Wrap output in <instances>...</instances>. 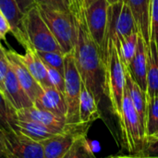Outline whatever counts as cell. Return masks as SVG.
<instances>
[{
	"instance_id": "obj_1",
	"label": "cell",
	"mask_w": 158,
	"mask_h": 158,
	"mask_svg": "<svg viewBox=\"0 0 158 158\" xmlns=\"http://www.w3.org/2000/svg\"><path fill=\"white\" fill-rule=\"evenodd\" d=\"M77 24V43L74 57L82 84L94 95L98 106L106 92V56L92 38L84 12L74 15Z\"/></svg>"
},
{
	"instance_id": "obj_2",
	"label": "cell",
	"mask_w": 158,
	"mask_h": 158,
	"mask_svg": "<svg viewBox=\"0 0 158 158\" xmlns=\"http://www.w3.org/2000/svg\"><path fill=\"white\" fill-rule=\"evenodd\" d=\"M125 89V68L118 49L111 39H107L106 58V92L113 115L118 122L122 115V104Z\"/></svg>"
},
{
	"instance_id": "obj_3",
	"label": "cell",
	"mask_w": 158,
	"mask_h": 158,
	"mask_svg": "<svg viewBox=\"0 0 158 158\" xmlns=\"http://www.w3.org/2000/svg\"><path fill=\"white\" fill-rule=\"evenodd\" d=\"M119 128L121 131V138L129 154L135 156L141 155L147 143L145 130L131 102L126 84Z\"/></svg>"
},
{
	"instance_id": "obj_4",
	"label": "cell",
	"mask_w": 158,
	"mask_h": 158,
	"mask_svg": "<svg viewBox=\"0 0 158 158\" xmlns=\"http://www.w3.org/2000/svg\"><path fill=\"white\" fill-rule=\"evenodd\" d=\"M40 14L64 55L74 51L77 43V24L74 15L70 11L53 9L44 6H37Z\"/></svg>"
},
{
	"instance_id": "obj_5",
	"label": "cell",
	"mask_w": 158,
	"mask_h": 158,
	"mask_svg": "<svg viewBox=\"0 0 158 158\" xmlns=\"http://www.w3.org/2000/svg\"><path fill=\"white\" fill-rule=\"evenodd\" d=\"M22 27L30 45L34 50L63 54L61 47L42 18L37 6L24 14Z\"/></svg>"
},
{
	"instance_id": "obj_6",
	"label": "cell",
	"mask_w": 158,
	"mask_h": 158,
	"mask_svg": "<svg viewBox=\"0 0 158 158\" xmlns=\"http://www.w3.org/2000/svg\"><path fill=\"white\" fill-rule=\"evenodd\" d=\"M64 96L67 103V124H78L80 96L81 91V78L76 66L74 53H69L64 56Z\"/></svg>"
},
{
	"instance_id": "obj_7",
	"label": "cell",
	"mask_w": 158,
	"mask_h": 158,
	"mask_svg": "<svg viewBox=\"0 0 158 158\" xmlns=\"http://www.w3.org/2000/svg\"><path fill=\"white\" fill-rule=\"evenodd\" d=\"M109 6L107 0H96L83 9L89 32L107 58L106 32Z\"/></svg>"
},
{
	"instance_id": "obj_8",
	"label": "cell",
	"mask_w": 158,
	"mask_h": 158,
	"mask_svg": "<svg viewBox=\"0 0 158 158\" xmlns=\"http://www.w3.org/2000/svg\"><path fill=\"white\" fill-rule=\"evenodd\" d=\"M91 124H67L60 133L40 142L44 149V158H62L78 137L87 134Z\"/></svg>"
},
{
	"instance_id": "obj_9",
	"label": "cell",
	"mask_w": 158,
	"mask_h": 158,
	"mask_svg": "<svg viewBox=\"0 0 158 158\" xmlns=\"http://www.w3.org/2000/svg\"><path fill=\"white\" fill-rule=\"evenodd\" d=\"M3 134L11 158H44V149L41 143L18 131H3Z\"/></svg>"
},
{
	"instance_id": "obj_10",
	"label": "cell",
	"mask_w": 158,
	"mask_h": 158,
	"mask_svg": "<svg viewBox=\"0 0 158 158\" xmlns=\"http://www.w3.org/2000/svg\"><path fill=\"white\" fill-rule=\"evenodd\" d=\"M6 55L9 66L15 72L21 87L33 103L43 93L42 86L37 82V81L32 77L28 69L20 61L18 56V53L9 50L6 51Z\"/></svg>"
},
{
	"instance_id": "obj_11",
	"label": "cell",
	"mask_w": 158,
	"mask_h": 158,
	"mask_svg": "<svg viewBox=\"0 0 158 158\" xmlns=\"http://www.w3.org/2000/svg\"><path fill=\"white\" fill-rule=\"evenodd\" d=\"M16 114L18 120L38 122L58 132H62L67 125L65 118L59 117L50 111L37 108L34 106L19 110Z\"/></svg>"
},
{
	"instance_id": "obj_12",
	"label": "cell",
	"mask_w": 158,
	"mask_h": 158,
	"mask_svg": "<svg viewBox=\"0 0 158 158\" xmlns=\"http://www.w3.org/2000/svg\"><path fill=\"white\" fill-rule=\"evenodd\" d=\"M147 68H148V45L139 33L138 44L135 56L130 66L126 68L134 81L146 93L147 90Z\"/></svg>"
},
{
	"instance_id": "obj_13",
	"label": "cell",
	"mask_w": 158,
	"mask_h": 158,
	"mask_svg": "<svg viewBox=\"0 0 158 158\" xmlns=\"http://www.w3.org/2000/svg\"><path fill=\"white\" fill-rule=\"evenodd\" d=\"M5 96L16 112L33 106L32 101L21 87L10 66L5 79Z\"/></svg>"
},
{
	"instance_id": "obj_14",
	"label": "cell",
	"mask_w": 158,
	"mask_h": 158,
	"mask_svg": "<svg viewBox=\"0 0 158 158\" xmlns=\"http://www.w3.org/2000/svg\"><path fill=\"white\" fill-rule=\"evenodd\" d=\"M23 47L25 48V54L24 55L18 54V56L20 59V61L28 69L30 73L42 86L43 89L47 87H53L48 79L46 66L38 56L36 50H34L30 45L29 43L24 44Z\"/></svg>"
},
{
	"instance_id": "obj_15",
	"label": "cell",
	"mask_w": 158,
	"mask_h": 158,
	"mask_svg": "<svg viewBox=\"0 0 158 158\" xmlns=\"http://www.w3.org/2000/svg\"><path fill=\"white\" fill-rule=\"evenodd\" d=\"M130 6L139 33L147 45L150 44L151 0H124Z\"/></svg>"
},
{
	"instance_id": "obj_16",
	"label": "cell",
	"mask_w": 158,
	"mask_h": 158,
	"mask_svg": "<svg viewBox=\"0 0 158 158\" xmlns=\"http://www.w3.org/2000/svg\"><path fill=\"white\" fill-rule=\"evenodd\" d=\"M33 106L37 108L50 111L59 117L67 116V103L62 93L55 87H47L43 89V93L33 102Z\"/></svg>"
},
{
	"instance_id": "obj_17",
	"label": "cell",
	"mask_w": 158,
	"mask_h": 158,
	"mask_svg": "<svg viewBox=\"0 0 158 158\" xmlns=\"http://www.w3.org/2000/svg\"><path fill=\"white\" fill-rule=\"evenodd\" d=\"M0 11L7 19L11 32L15 35L19 43L22 45L29 43L22 27L24 14L19 9L16 0H0Z\"/></svg>"
},
{
	"instance_id": "obj_18",
	"label": "cell",
	"mask_w": 158,
	"mask_h": 158,
	"mask_svg": "<svg viewBox=\"0 0 158 158\" xmlns=\"http://www.w3.org/2000/svg\"><path fill=\"white\" fill-rule=\"evenodd\" d=\"M79 118L81 123L91 125L94 121L101 118L98 104L96 103L94 95L85 88L83 84L81 85L80 96Z\"/></svg>"
},
{
	"instance_id": "obj_19",
	"label": "cell",
	"mask_w": 158,
	"mask_h": 158,
	"mask_svg": "<svg viewBox=\"0 0 158 158\" xmlns=\"http://www.w3.org/2000/svg\"><path fill=\"white\" fill-rule=\"evenodd\" d=\"M158 96V44L150 41L148 45V68H147V90L146 97Z\"/></svg>"
},
{
	"instance_id": "obj_20",
	"label": "cell",
	"mask_w": 158,
	"mask_h": 158,
	"mask_svg": "<svg viewBox=\"0 0 158 158\" xmlns=\"http://www.w3.org/2000/svg\"><path fill=\"white\" fill-rule=\"evenodd\" d=\"M125 84L128 89L131 102L144 126L146 118V93L143 92L140 86L134 81L129 70L125 68Z\"/></svg>"
},
{
	"instance_id": "obj_21",
	"label": "cell",
	"mask_w": 158,
	"mask_h": 158,
	"mask_svg": "<svg viewBox=\"0 0 158 158\" xmlns=\"http://www.w3.org/2000/svg\"><path fill=\"white\" fill-rule=\"evenodd\" d=\"M17 130H18V131L23 133L24 135L28 136L29 138H31L36 142H39V143L54 136L55 134L60 133V132L56 131L43 124H40L38 122H33V121L18 120Z\"/></svg>"
},
{
	"instance_id": "obj_22",
	"label": "cell",
	"mask_w": 158,
	"mask_h": 158,
	"mask_svg": "<svg viewBox=\"0 0 158 158\" xmlns=\"http://www.w3.org/2000/svg\"><path fill=\"white\" fill-rule=\"evenodd\" d=\"M138 35L139 32H134L129 36L118 39V42L117 43L114 42L124 68H128L130 66L135 56L138 44Z\"/></svg>"
},
{
	"instance_id": "obj_23",
	"label": "cell",
	"mask_w": 158,
	"mask_h": 158,
	"mask_svg": "<svg viewBox=\"0 0 158 158\" xmlns=\"http://www.w3.org/2000/svg\"><path fill=\"white\" fill-rule=\"evenodd\" d=\"M18 118L15 109L0 91V129L5 131L17 130Z\"/></svg>"
},
{
	"instance_id": "obj_24",
	"label": "cell",
	"mask_w": 158,
	"mask_h": 158,
	"mask_svg": "<svg viewBox=\"0 0 158 158\" xmlns=\"http://www.w3.org/2000/svg\"><path fill=\"white\" fill-rule=\"evenodd\" d=\"M62 158H97L94 155L87 134L81 135L73 143L72 146Z\"/></svg>"
},
{
	"instance_id": "obj_25",
	"label": "cell",
	"mask_w": 158,
	"mask_h": 158,
	"mask_svg": "<svg viewBox=\"0 0 158 158\" xmlns=\"http://www.w3.org/2000/svg\"><path fill=\"white\" fill-rule=\"evenodd\" d=\"M158 131V96L154 98L146 97V118L145 135L148 140Z\"/></svg>"
},
{
	"instance_id": "obj_26",
	"label": "cell",
	"mask_w": 158,
	"mask_h": 158,
	"mask_svg": "<svg viewBox=\"0 0 158 158\" xmlns=\"http://www.w3.org/2000/svg\"><path fill=\"white\" fill-rule=\"evenodd\" d=\"M40 59L44 65L56 69L64 75V55L56 52H39L36 51Z\"/></svg>"
},
{
	"instance_id": "obj_27",
	"label": "cell",
	"mask_w": 158,
	"mask_h": 158,
	"mask_svg": "<svg viewBox=\"0 0 158 158\" xmlns=\"http://www.w3.org/2000/svg\"><path fill=\"white\" fill-rule=\"evenodd\" d=\"M151 29L150 41L158 44V0H151Z\"/></svg>"
},
{
	"instance_id": "obj_28",
	"label": "cell",
	"mask_w": 158,
	"mask_h": 158,
	"mask_svg": "<svg viewBox=\"0 0 158 158\" xmlns=\"http://www.w3.org/2000/svg\"><path fill=\"white\" fill-rule=\"evenodd\" d=\"M46 69H47L48 79H49V81H50L51 85L64 94V92H65L64 75L61 72H59L58 70H56V69H53L51 67L46 66Z\"/></svg>"
},
{
	"instance_id": "obj_29",
	"label": "cell",
	"mask_w": 158,
	"mask_h": 158,
	"mask_svg": "<svg viewBox=\"0 0 158 158\" xmlns=\"http://www.w3.org/2000/svg\"><path fill=\"white\" fill-rule=\"evenodd\" d=\"M9 69L6 51L0 44V91L5 95V79Z\"/></svg>"
},
{
	"instance_id": "obj_30",
	"label": "cell",
	"mask_w": 158,
	"mask_h": 158,
	"mask_svg": "<svg viewBox=\"0 0 158 158\" xmlns=\"http://www.w3.org/2000/svg\"><path fill=\"white\" fill-rule=\"evenodd\" d=\"M37 6H44L53 9L70 11L67 5L62 0H34Z\"/></svg>"
},
{
	"instance_id": "obj_31",
	"label": "cell",
	"mask_w": 158,
	"mask_h": 158,
	"mask_svg": "<svg viewBox=\"0 0 158 158\" xmlns=\"http://www.w3.org/2000/svg\"><path fill=\"white\" fill-rule=\"evenodd\" d=\"M143 157H158V139L148 140L141 155Z\"/></svg>"
},
{
	"instance_id": "obj_32",
	"label": "cell",
	"mask_w": 158,
	"mask_h": 158,
	"mask_svg": "<svg viewBox=\"0 0 158 158\" xmlns=\"http://www.w3.org/2000/svg\"><path fill=\"white\" fill-rule=\"evenodd\" d=\"M9 31H11L10 25H9L7 19H6V17L0 11V40L4 39L5 36L6 35V33H8Z\"/></svg>"
},
{
	"instance_id": "obj_33",
	"label": "cell",
	"mask_w": 158,
	"mask_h": 158,
	"mask_svg": "<svg viewBox=\"0 0 158 158\" xmlns=\"http://www.w3.org/2000/svg\"><path fill=\"white\" fill-rule=\"evenodd\" d=\"M84 0H69V10L73 15H78L84 9Z\"/></svg>"
},
{
	"instance_id": "obj_34",
	"label": "cell",
	"mask_w": 158,
	"mask_h": 158,
	"mask_svg": "<svg viewBox=\"0 0 158 158\" xmlns=\"http://www.w3.org/2000/svg\"><path fill=\"white\" fill-rule=\"evenodd\" d=\"M16 2L23 14H26L30 9L37 6L34 0H16Z\"/></svg>"
},
{
	"instance_id": "obj_35",
	"label": "cell",
	"mask_w": 158,
	"mask_h": 158,
	"mask_svg": "<svg viewBox=\"0 0 158 158\" xmlns=\"http://www.w3.org/2000/svg\"><path fill=\"white\" fill-rule=\"evenodd\" d=\"M0 158H11L5 143L3 131L1 129H0Z\"/></svg>"
},
{
	"instance_id": "obj_36",
	"label": "cell",
	"mask_w": 158,
	"mask_h": 158,
	"mask_svg": "<svg viewBox=\"0 0 158 158\" xmlns=\"http://www.w3.org/2000/svg\"><path fill=\"white\" fill-rule=\"evenodd\" d=\"M105 158H141L139 156H135V155H113V156H109Z\"/></svg>"
},
{
	"instance_id": "obj_37",
	"label": "cell",
	"mask_w": 158,
	"mask_h": 158,
	"mask_svg": "<svg viewBox=\"0 0 158 158\" xmlns=\"http://www.w3.org/2000/svg\"><path fill=\"white\" fill-rule=\"evenodd\" d=\"M94 1H96V0H84V2H83V5H84V8L85 7H87L88 6H90L92 3H94Z\"/></svg>"
},
{
	"instance_id": "obj_38",
	"label": "cell",
	"mask_w": 158,
	"mask_h": 158,
	"mask_svg": "<svg viewBox=\"0 0 158 158\" xmlns=\"http://www.w3.org/2000/svg\"><path fill=\"white\" fill-rule=\"evenodd\" d=\"M120 1H121V0H107L108 4H109L110 6L115 5V4H117V3H118V2H120Z\"/></svg>"
},
{
	"instance_id": "obj_39",
	"label": "cell",
	"mask_w": 158,
	"mask_h": 158,
	"mask_svg": "<svg viewBox=\"0 0 158 158\" xmlns=\"http://www.w3.org/2000/svg\"><path fill=\"white\" fill-rule=\"evenodd\" d=\"M155 139H158V131L157 132H156L153 136H151L148 140H155ZM148 140H147V141H148Z\"/></svg>"
},
{
	"instance_id": "obj_40",
	"label": "cell",
	"mask_w": 158,
	"mask_h": 158,
	"mask_svg": "<svg viewBox=\"0 0 158 158\" xmlns=\"http://www.w3.org/2000/svg\"><path fill=\"white\" fill-rule=\"evenodd\" d=\"M62 1H63V2L67 5V6L69 8V0H62Z\"/></svg>"
},
{
	"instance_id": "obj_41",
	"label": "cell",
	"mask_w": 158,
	"mask_h": 158,
	"mask_svg": "<svg viewBox=\"0 0 158 158\" xmlns=\"http://www.w3.org/2000/svg\"><path fill=\"white\" fill-rule=\"evenodd\" d=\"M141 158H158V157H143V156H139Z\"/></svg>"
}]
</instances>
